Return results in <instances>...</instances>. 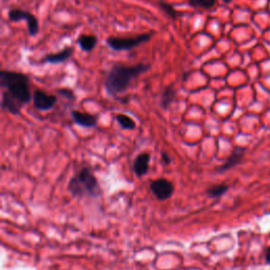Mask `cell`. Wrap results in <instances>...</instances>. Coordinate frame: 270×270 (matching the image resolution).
Wrapping results in <instances>:
<instances>
[{
	"label": "cell",
	"mask_w": 270,
	"mask_h": 270,
	"mask_svg": "<svg viewBox=\"0 0 270 270\" xmlns=\"http://www.w3.org/2000/svg\"><path fill=\"white\" fill-rule=\"evenodd\" d=\"M151 69L150 64L139 63L137 65L126 66L116 65L107 74L105 87L107 93L111 96L122 94L129 89L136 77L148 72Z\"/></svg>",
	"instance_id": "cell-1"
},
{
	"label": "cell",
	"mask_w": 270,
	"mask_h": 270,
	"mask_svg": "<svg viewBox=\"0 0 270 270\" xmlns=\"http://www.w3.org/2000/svg\"><path fill=\"white\" fill-rule=\"evenodd\" d=\"M0 85L3 88H6V91L18 99L23 105L31 101L32 95L30 91V78L27 74L3 70L0 72Z\"/></svg>",
	"instance_id": "cell-2"
},
{
	"label": "cell",
	"mask_w": 270,
	"mask_h": 270,
	"mask_svg": "<svg viewBox=\"0 0 270 270\" xmlns=\"http://www.w3.org/2000/svg\"><path fill=\"white\" fill-rule=\"evenodd\" d=\"M68 190L74 196H97L102 193L101 187L95 175L89 168H83L70 181Z\"/></svg>",
	"instance_id": "cell-3"
},
{
	"label": "cell",
	"mask_w": 270,
	"mask_h": 270,
	"mask_svg": "<svg viewBox=\"0 0 270 270\" xmlns=\"http://www.w3.org/2000/svg\"><path fill=\"white\" fill-rule=\"evenodd\" d=\"M151 37H152L151 33L141 34L134 37L110 36L107 38L106 43L108 47L114 50V51H129V50H132L138 46H141L142 44L149 42Z\"/></svg>",
	"instance_id": "cell-4"
},
{
	"label": "cell",
	"mask_w": 270,
	"mask_h": 270,
	"mask_svg": "<svg viewBox=\"0 0 270 270\" xmlns=\"http://www.w3.org/2000/svg\"><path fill=\"white\" fill-rule=\"evenodd\" d=\"M9 19L14 23H19L22 21L27 22L29 34L31 36L37 35L39 31V24H38L36 16H34L33 14H31L28 11H24V10H21V9L10 10Z\"/></svg>",
	"instance_id": "cell-5"
},
{
	"label": "cell",
	"mask_w": 270,
	"mask_h": 270,
	"mask_svg": "<svg viewBox=\"0 0 270 270\" xmlns=\"http://www.w3.org/2000/svg\"><path fill=\"white\" fill-rule=\"evenodd\" d=\"M150 188H151L152 193L158 199H162V201H165V199L171 197V195L174 191L173 184L166 178L156 179V181L151 183V185H150Z\"/></svg>",
	"instance_id": "cell-6"
},
{
	"label": "cell",
	"mask_w": 270,
	"mask_h": 270,
	"mask_svg": "<svg viewBox=\"0 0 270 270\" xmlns=\"http://www.w3.org/2000/svg\"><path fill=\"white\" fill-rule=\"evenodd\" d=\"M33 103L36 109L48 111L56 105L57 97L52 94H48L42 90H36L33 94Z\"/></svg>",
	"instance_id": "cell-7"
},
{
	"label": "cell",
	"mask_w": 270,
	"mask_h": 270,
	"mask_svg": "<svg viewBox=\"0 0 270 270\" xmlns=\"http://www.w3.org/2000/svg\"><path fill=\"white\" fill-rule=\"evenodd\" d=\"M23 104L16 99L14 96H12L8 91L3 92V98H2V107L5 110H8L10 113L12 114H19L21 110L23 108Z\"/></svg>",
	"instance_id": "cell-8"
},
{
	"label": "cell",
	"mask_w": 270,
	"mask_h": 270,
	"mask_svg": "<svg viewBox=\"0 0 270 270\" xmlns=\"http://www.w3.org/2000/svg\"><path fill=\"white\" fill-rule=\"evenodd\" d=\"M74 49L72 47H66L61 52L49 54L43 58V63L49 64H63L69 61L70 57L73 55Z\"/></svg>",
	"instance_id": "cell-9"
},
{
	"label": "cell",
	"mask_w": 270,
	"mask_h": 270,
	"mask_svg": "<svg viewBox=\"0 0 270 270\" xmlns=\"http://www.w3.org/2000/svg\"><path fill=\"white\" fill-rule=\"evenodd\" d=\"M72 117L74 119V122L82 127L92 128V127L96 126V124H97V117L95 115L89 114V113L72 111Z\"/></svg>",
	"instance_id": "cell-10"
},
{
	"label": "cell",
	"mask_w": 270,
	"mask_h": 270,
	"mask_svg": "<svg viewBox=\"0 0 270 270\" xmlns=\"http://www.w3.org/2000/svg\"><path fill=\"white\" fill-rule=\"evenodd\" d=\"M150 155L148 153H141L134 161V171L137 176H143L148 172Z\"/></svg>",
	"instance_id": "cell-11"
},
{
	"label": "cell",
	"mask_w": 270,
	"mask_h": 270,
	"mask_svg": "<svg viewBox=\"0 0 270 270\" xmlns=\"http://www.w3.org/2000/svg\"><path fill=\"white\" fill-rule=\"evenodd\" d=\"M77 44L85 52H91L97 45V37L95 35H82L77 39Z\"/></svg>",
	"instance_id": "cell-12"
},
{
	"label": "cell",
	"mask_w": 270,
	"mask_h": 270,
	"mask_svg": "<svg viewBox=\"0 0 270 270\" xmlns=\"http://www.w3.org/2000/svg\"><path fill=\"white\" fill-rule=\"evenodd\" d=\"M243 154H244V149L236 148L233 151L232 155L228 158V161L225 164H223L221 168H218V172H224L226 171V170L235 166L242 159Z\"/></svg>",
	"instance_id": "cell-13"
},
{
	"label": "cell",
	"mask_w": 270,
	"mask_h": 270,
	"mask_svg": "<svg viewBox=\"0 0 270 270\" xmlns=\"http://www.w3.org/2000/svg\"><path fill=\"white\" fill-rule=\"evenodd\" d=\"M175 90L171 87H168L165 89V91L162 94V98H161V106L164 109H167L170 105H171L175 98Z\"/></svg>",
	"instance_id": "cell-14"
},
{
	"label": "cell",
	"mask_w": 270,
	"mask_h": 270,
	"mask_svg": "<svg viewBox=\"0 0 270 270\" xmlns=\"http://www.w3.org/2000/svg\"><path fill=\"white\" fill-rule=\"evenodd\" d=\"M116 119H117V122L118 124L121 125L122 128L124 129H127V130H133L135 129L136 127V124L135 122L133 121V119L128 116V115H125V114H118L116 116Z\"/></svg>",
	"instance_id": "cell-15"
},
{
	"label": "cell",
	"mask_w": 270,
	"mask_h": 270,
	"mask_svg": "<svg viewBox=\"0 0 270 270\" xmlns=\"http://www.w3.org/2000/svg\"><path fill=\"white\" fill-rule=\"evenodd\" d=\"M189 4L196 9L210 10L215 6L216 0H189Z\"/></svg>",
	"instance_id": "cell-16"
},
{
	"label": "cell",
	"mask_w": 270,
	"mask_h": 270,
	"mask_svg": "<svg viewBox=\"0 0 270 270\" xmlns=\"http://www.w3.org/2000/svg\"><path fill=\"white\" fill-rule=\"evenodd\" d=\"M228 190V186L227 185H215L211 188H209L208 189V195L210 197H218V196H221L223 195L226 191Z\"/></svg>",
	"instance_id": "cell-17"
},
{
	"label": "cell",
	"mask_w": 270,
	"mask_h": 270,
	"mask_svg": "<svg viewBox=\"0 0 270 270\" xmlns=\"http://www.w3.org/2000/svg\"><path fill=\"white\" fill-rule=\"evenodd\" d=\"M159 6H161V9L163 10V11L169 15V17H171V18H176L177 16V12H176V10L171 6V5H169L165 2H159Z\"/></svg>",
	"instance_id": "cell-18"
},
{
	"label": "cell",
	"mask_w": 270,
	"mask_h": 270,
	"mask_svg": "<svg viewBox=\"0 0 270 270\" xmlns=\"http://www.w3.org/2000/svg\"><path fill=\"white\" fill-rule=\"evenodd\" d=\"M162 157H163V161H164V163L165 164H170V162H171V159H170V156L167 154V153H165V152H163L162 153Z\"/></svg>",
	"instance_id": "cell-19"
},
{
	"label": "cell",
	"mask_w": 270,
	"mask_h": 270,
	"mask_svg": "<svg viewBox=\"0 0 270 270\" xmlns=\"http://www.w3.org/2000/svg\"><path fill=\"white\" fill-rule=\"evenodd\" d=\"M59 92H61L62 94H65L66 96H70V97H71V98H73V97H74L73 93H72L71 91H69V90H61V91H59Z\"/></svg>",
	"instance_id": "cell-20"
},
{
	"label": "cell",
	"mask_w": 270,
	"mask_h": 270,
	"mask_svg": "<svg viewBox=\"0 0 270 270\" xmlns=\"http://www.w3.org/2000/svg\"><path fill=\"white\" fill-rule=\"evenodd\" d=\"M266 261H267V263L270 264V247H269L268 250H267V253H266Z\"/></svg>",
	"instance_id": "cell-21"
},
{
	"label": "cell",
	"mask_w": 270,
	"mask_h": 270,
	"mask_svg": "<svg viewBox=\"0 0 270 270\" xmlns=\"http://www.w3.org/2000/svg\"><path fill=\"white\" fill-rule=\"evenodd\" d=\"M223 2H224V3H226V4H229L230 2H231V0H223Z\"/></svg>",
	"instance_id": "cell-22"
}]
</instances>
